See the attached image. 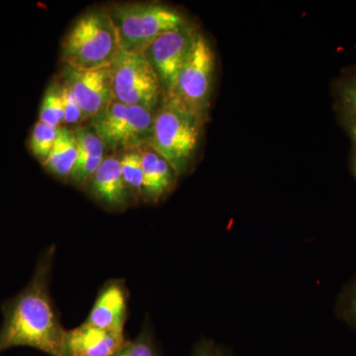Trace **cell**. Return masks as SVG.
Masks as SVG:
<instances>
[{
    "instance_id": "d4e9b609",
    "label": "cell",
    "mask_w": 356,
    "mask_h": 356,
    "mask_svg": "<svg viewBox=\"0 0 356 356\" xmlns=\"http://www.w3.org/2000/svg\"><path fill=\"white\" fill-rule=\"evenodd\" d=\"M353 175H355V178L356 179V151H355V156H353Z\"/></svg>"
},
{
    "instance_id": "d6986e66",
    "label": "cell",
    "mask_w": 356,
    "mask_h": 356,
    "mask_svg": "<svg viewBox=\"0 0 356 356\" xmlns=\"http://www.w3.org/2000/svg\"><path fill=\"white\" fill-rule=\"evenodd\" d=\"M336 315L356 332V276L343 288L337 296Z\"/></svg>"
},
{
    "instance_id": "7c38bea8",
    "label": "cell",
    "mask_w": 356,
    "mask_h": 356,
    "mask_svg": "<svg viewBox=\"0 0 356 356\" xmlns=\"http://www.w3.org/2000/svg\"><path fill=\"white\" fill-rule=\"evenodd\" d=\"M86 185L92 197L109 209H123L131 198L122 175L120 159L113 156L103 159Z\"/></svg>"
},
{
    "instance_id": "8992f818",
    "label": "cell",
    "mask_w": 356,
    "mask_h": 356,
    "mask_svg": "<svg viewBox=\"0 0 356 356\" xmlns=\"http://www.w3.org/2000/svg\"><path fill=\"white\" fill-rule=\"evenodd\" d=\"M154 114L151 110L113 99L90 119V127L110 151H133L149 147Z\"/></svg>"
},
{
    "instance_id": "52a82bcc",
    "label": "cell",
    "mask_w": 356,
    "mask_h": 356,
    "mask_svg": "<svg viewBox=\"0 0 356 356\" xmlns=\"http://www.w3.org/2000/svg\"><path fill=\"white\" fill-rule=\"evenodd\" d=\"M111 72L115 100L151 111L158 106L163 88L143 53L121 48L112 63Z\"/></svg>"
},
{
    "instance_id": "ba28073f",
    "label": "cell",
    "mask_w": 356,
    "mask_h": 356,
    "mask_svg": "<svg viewBox=\"0 0 356 356\" xmlns=\"http://www.w3.org/2000/svg\"><path fill=\"white\" fill-rule=\"evenodd\" d=\"M195 33L188 25L185 26L181 29L165 33L142 51L159 76L163 96L172 90Z\"/></svg>"
},
{
    "instance_id": "44dd1931",
    "label": "cell",
    "mask_w": 356,
    "mask_h": 356,
    "mask_svg": "<svg viewBox=\"0 0 356 356\" xmlns=\"http://www.w3.org/2000/svg\"><path fill=\"white\" fill-rule=\"evenodd\" d=\"M63 100H64L65 123L76 124L84 120L81 106L77 103L72 89L63 83Z\"/></svg>"
},
{
    "instance_id": "30bf717a",
    "label": "cell",
    "mask_w": 356,
    "mask_h": 356,
    "mask_svg": "<svg viewBox=\"0 0 356 356\" xmlns=\"http://www.w3.org/2000/svg\"><path fill=\"white\" fill-rule=\"evenodd\" d=\"M128 300L125 281H107L98 293L86 323L104 331L124 334L128 317Z\"/></svg>"
},
{
    "instance_id": "8fae6325",
    "label": "cell",
    "mask_w": 356,
    "mask_h": 356,
    "mask_svg": "<svg viewBox=\"0 0 356 356\" xmlns=\"http://www.w3.org/2000/svg\"><path fill=\"white\" fill-rule=\"evenodd\" d=\"M126 343L125 334L83 324L67 331L64 356H112Z\"/></svg>"
},
{
    "instance_id": "4fadbf2b",
    "label": "cell",
    "mask_w": 356,
    "mask_h": 356,
    "mask_svg": "<svg viewBox=\"0 0 356 356\" xmlns=\"http://www.w3.org/2000/svg\"><path fill=\"white\" fill-rule=\"evenodd\" d=\"M143 199L158 203L170 193L177 175L165 159L149 147L142 152Z\"/></svg>"
},
{
    "instance_id": "9a60e30c",
    "label": "cell",
    "mask_w": 356,
    "mask_h": 356,
    "mask_svg": "<svg viewBox=\"0 0 356 356\" xmlns=\"http://www.w3.org/2000/svg\"><path fill=\"white\" fill-rule=\"evenodd\" d=\"M79 156V147L74 131L67 128H58L50 156L42 165L49 172L58 178L69 177Z\"/></svg>"
},
{
    "instance_id": "cb8c5ba5",
    "label": "cell",
    "mask_w": 356,
    "mask_h": 356,
    "mask_svg": "<svg viewBox=\"0 0 356 356\" xmlns=\"http://www.w3.org/2000/svg\"><path fill=\"white\" fill-rule=\"evenodd\" d=\"M343 123L356 151V115L343 113Z\"/></svg>"
},
{
    "instance_id": "9c48e42d",
    "label": "cell",
    "mask_w": 356,
    "mask_h": 356,
    "mask_svg": "<svg viewBox=\"0 0 356 356\" xmlns=\"http://www.w3.org/2000/svg\"><path fill=\"white\" fill-rule=\"evenodd\" d=\"M81 106L84 119H91L106 108L113 99L110 67L79 70L65 65L64 81Z\"/></svg>"
},
{
    "instance_id": "7402d4cb",
    "label": "cell",
    "mask_w": 356,
    "mask_h": 356,
    "mask_svg": "<svg viewBox=\"0 0 356 356\" xmlns=\"http://www.w3.org/2000/svg\"><path fill=\"white\" fill-rule=\"evenodd\" d=\"M339 102L343 113L356 115V79H350L341 83L339 91Z\"/></svg>"
},
{
    "instance_id": "e0dca14e",
    "label": "cell",
    "mask_w": 356,
    "mask_h": 356,
    "mask_svg": "<svg viewBox=\"0 0 356 356\" xmlns=\"http://www.w3.org/2000/svg\"><path fill=\"white\" fill-rule=\"evenodd\" d=\"M39 121L57 128L62 122H65L63 88L58 81L51 83L46 89L40 108Z\"/></svg>"
},
{
    "instance_id": "484cf974",
    "label": "cell",
    "mask_w": 356,
    "mask_h": 356,
    "mask_svg": "<svg viewBox=\"0 0 356 356\" xmlns=\"http://www.w3.org/2000/svg\"><path fill=\"white\" fill-rule=\"evenodd\" d=\"M350 76L355 77V79H356V70H355V74H353V76Z\"/></svg>"
},
{
    "instance_id": "6da1fadb",
    "label": "cell",
    "mask_w": 356,
    "mask_h": 356,
    "mask_svg": "<svg viewBox=\"0 0 356 356\" xmlns=\"http://www.w3.org/2000/svg\"><path fill=\"white\" fill-rule=\"evenodd\" d=\"M56 247L51 245L40 257L31 280L1 307L0 353L27 346L51 356H64L67 331L50 292Z\"/></svg>"
},
{
    "instance_id": "5bb4252c",
    "label": "cell",
    "mask_w": 356,
    "mask_h": 356,
    "mask_svg": "<svg viewBox=\"0 0 356 356\" xmlns=\"http://www.w3.org/2000/svg\"><path fill=\"white\" fill-rule=\"evenodd\" d=\"M74 134L79 147V156L70 179L76 186L83 187L102 165L105 146L91 128L77 127Z\"/></svg>"
},
{
    "instance_id": "603a6c76",
    "label": "cell",
    "mask_w": 356,
    "mask_h": 356,
    "mask_svg": "<svg viewBox=\"0 0 356 356\" xmlns=\"http://www.w3.org/2000/svg\"><path fill=\"white\" fill-rule=\"evenodd\" d=\"M191 356H232L228 350L210 339H202L194 348Z\"/></svg>"
},
{
    "instance_id": "277c9868",
    "label": "cell",
    "mask_w": 356,
    "mask_h": 356,
    "mask_svg": "<svg viewBox=\"0 0 356 356\" xmlns=\"http://www.w3.org/2000/svg\"><path fill=\"white\" fill-rule=\"evenodd\" d=\"M121 48L140 51L165 33L187 26L179 11L159 3H118L108 9Z\"/></svg>"
},
{
    "instance_id": "5b68a950",
    "label": "cell",
    "mask_w": 356,
    "mask_h": 356,
    "mask_svg": "<svg viewBox=\"0 0 356 356\" xmlns=\"http://www.w3.org/2000/svg\"><path fill=\"white\" fill-rule=\"evenodd\" d=\"M214 72V51L207 38L196 32L175 86L163 98L206 122Z\"/></svg>"
},
{
    "instance_id": "7a4b0ae2",
    "label": "cell",
    "mask_w": 356,
    "mask_h": 356,
    "mask_svg": "<svg viewBox=\"0 0 356 356\" xmlns=\"http://www.w3.org/2000/svg\"><path fill=\"white\" fill-rule=\"evenodd\" d=\"M121 49L120 38L106 9H95L76 21L63 42L62 58L72 69L110 67Z\"/></svg>"
},
{
    "instance_id": "3957f363",
    "label": "cell",
    "mask_w": 356,
    "mask_h": 356,
    "mask_svg": "<svg viewBox=\"0 0 356 356\" xmlns=\"http://www.w3.org/2000/svg\"><path fill=\"white\" fill-rule=\"evenodd\" d=\"M205 122L163 98L154 115L149 147L168 161L177 177L188 170L199 146Z\"/></svg>"
},
{
    "instance_id": "2e32d148",
    "label": "cell",
    "mask_w": 356,
    "mask_h": 356,
    "mask_svg": "<svg viewBox=\"0 0 356 356\" xmlns=\"http://www.w3.org/2000/svg\"><path fill=\"white\" fill-rule=\"evenodd\" d=\"M122 175L131 198L143 199L142 149L126 152L120 159Z\"/></svg>"
},
{
    "instance_id": "ac0fdd59",
    "label": "cell",
    "mask_w": 356,
    "mask_h": 356,
    "mask_svg": "<svg viewBox=\"0 0 356 356\" xmlns=\"http://www.w3.org/2000/svg\"><path fill=\"white\" fill-rule=\"evenodd\" d=\"M58 127L39 121L35 124L29 140V149L35 158L42 163L50 156L55 140L57 139Z\"/></svg>"
},
{
    "instance_id": "ffe728a7",
    "label": "cell",
    "mask_w": 356,
    "mask_h": 356,
    "mask_svg": "<svg viewBox=\"0 0 356 356\" xmlns=\"http://www.w3.org/2000/svg\"><path fill=\"white\" fill-rule=\"evenodd\" d=\"M112 356H159L149 325H145L139 336L134 341H126Z\"/></svg>"
}]
</instances>
